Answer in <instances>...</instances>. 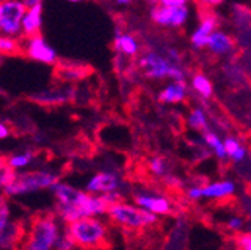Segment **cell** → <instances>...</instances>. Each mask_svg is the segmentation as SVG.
I'll return each mask as SVG.
<instances>
[{"mask_svg": "<svg viewBox=\"0 0 251 250\" xmlns=\"http://www.w3.org/2000/svg\"><path fill=\"white\" fill-rule=\"evenodd\" d=\"M11 135V129L6 126L5 123H0V139H5Z\"/></svg>", "mask_w": 251, "mask_h": 250, "instance_id": "836d02e7", "label": "cell"}, {"mask_svg": "<svg viewBox=\"0 0 251 250\" xmlns=\"http://www.w3.org/2000/svg\"><path fill=\"white\" fill-rule=\"evenodd\" d=\"M225 150H226V156L233 161L235 164H241L244 159H245V156H247V150L245 147L239 142V139L233 138V137H229L226 138L225 141Z\"/></svg>", "mask_w": 251, "mask_h": 250, "instance_id": "ffe728a7", "label": "cell"}, {"mask_svg": "<svg viewBox=\"0 0 251 250\" xmlns=\"http://www.w3.org/2000/svg\"><path fill=\"white\" fill-rule=\"evenodd\" d=\"M25 8H31V6H38V5H44L45 0H21Z\"/></svg>", "mask_w": 251, "mask_h": 250, "instance_id": "e575fe53", "label": "cell"}, {"mask_svg": "<svg viewBox=\"0 0 251 250\" xmlns=\"http://www.w3.org/2000/svg\"><path fill=\"white\" fill-rule=\"evenodd\" d=\"M206 48L209 50L211 54L223 57V56H229L233 53L235 42L226 32L217 28L215 32H212V35L209 36V39L206 42Z\"/></svg>", "mask_w": 251, "mask_h": 250, "instance_id": "2e32d148", "label": "cell"}, {"mask_svg": "<svg viewBox=\"0 0 251 250\" xmlns=\"http://www.w3.org/2000/svg\"><path fill=\"white\" fill-rule=\"evenodd\" d=\"M203 141L205 144L212 150V153L217 156L218 159H226V150H225V142L215 132H211L209 129L203 132Z\"/></svg>", "mask_w": 251, "mask_h": 250, "instance_id": "44dd1931", "label": "cell"}, {"mask_svg": "<svg viewBox=\"0 0 251 250\" xmlns=\"http://www.w3.org/2000/svg\"><path fill=\"white\" fill-rule=\"evenodd\" d=\"M58 183V177L50 171H27L17 172L15 180L5 187V196H18L31 192H38L44 189H51L54 184Z\"/></svg>", "mask_w": 251, "mask_h": 250, "instance_id": "5b68a950", "label": "cell"}, {"mask_svg": "<svg viewBox=\"0 0 251 250\" xmlns=\"http://www.w3.org/2000/svg\"><path fill=\"white\" fill-rule=\"evenodd\" d=\"M242 226H244V221H242L241 217L233 216V217H230L229 221H227V228H229L230 231H233V232L241 231V229H242Z\"/></svg>", "mask_w": 251, "mask_h": 250, "instance_id": "4dcf8cb0", "label": "cell"}, {"mask_svg": "<svg viewBox=\"0 0 251 250\" xmlns=\"http://www.w3.org/2000/svg\"><path fill=\"white\" fill-rule=\"evenodd\" d=\"M239 247L241 250H251V235L245 234L239 238Z\"/></svg>", "mask_w": 251, "mask_h": 250, "instance_id": "d6a6232c", "label": "cell"}, {"mask_svg": "<svg viewBox=\"0 0 251 250\" xmlns=\"http://www.w3.org/2000/svg\"><path fill=\"white\" fill-rule=\"evenodd\" d=\"M2 2H11V0H0V3H2Z\"/></svg>", "mask_w": 251, "mask_h": 250, "instance_id": "ab89813d", "label": "cell"}, {"mask_svg": "<svg viewBox=\"0 0 251 250\" xmlns=\"http://www.w3.org/2000/svg\"><path fill=\"white\" fill-rule=\"evenodd\" d=\"M202 187L203 186H199V184H195L192 187H188V191H187L188 199H192V201H201L203 198V195H202Z\"/></svg>", "mask_w": 251, "mask_h": 250, "instance_id": "f546056e", "label": "cell"}, {"mask_svg": "<svg viewBox=\"0 0 251 250\" xmlns=\"http://www.w3.org/2000/svg\"><path fill=\"white\" fill-rule=\"evenodd\" d=\"M150 18L159 27L179 28L188 21V18H190V9H188V6L165 8L160 5H154L150 11Z\"/></svg>", "mask_w": 251, "mask_h": 250, "instance_id": "ba28073f", "label": "cell"}, {"mask_svg": "<svg viewBox=\"0 0 251 250\" xmlns=\"http://www.w3.org/2000/svg\"><path fill=\"white\" fill-rule=\"evenodd\" d=\"M190 0H157V5L165 6V8H182L188 6Z\"/></svg>", "mask_w": 251, "mask_h": 250, "instance_id": "f1b7e54d", "label": "cell"}, {"mask_svg": "<svg viewBox=\"0 0 251 250\" xmlns=\"http://www.w3.org/2000/svg\"><path fill=\"white\" fill-rule=\"evenodd\" d=\"M20 47L21 51L33 61H38V63L42 65H57V51L47 42V39L42 35L24 38V42L20 44Z\"/></svg>", "mask_w": 251, "mask_h": 250, "instance_id": "52a82bcc", "label": "cell"}, {"mask_svg": "<svg viewBox=\"0 0 251 250\" xmlns=\"http://www.w3.org/2000/svg\"><path fill=\"white\" fill-rule=\"evenodd\" d=\"M120 180L114 172H98L87 183V194L90 195H108L117 192Z\"/></svg>", "mask_w": 251, "mask_h": 250, "instance_id": "8fae6325", "label": "cell"}, {"mask_svg": "<svg viewBox=\"0 0 251 250\" xmlns=\"http://www.w3.org/2000/svg\"><path fill=\"white\" fill-rule=\"evenodd\" d=\"M109 216L111 221L121 226L126 231H139V229H145L150 228L152 225L157 223V216L138 207V205H130L126 202H115L114 205H111V208L106 213Z\"/></svg>", "mask_w": 251, "mask_h": 250, "instance_id": "277c9868", "label": "cell"}, {"mask_svg": "<svg viewBox=\"0 0 251 250\" xmlns=\"http://www.w3.org/2000/svg\"><path fill=\"white\" fill-rule=\"evenodd\" d=\"M65 237L81 250H106L111 247L106 225L94 217H84L68 223Z\"/></svg>", "mask_w": 251, "mask_h": 250, "instance_id": "6da1fadb", "label": "cell"}, {"mask_svg": "<svg viewBox=\"0 0 251 250\" xmlns=\"http://www.w3.org/2000/svg\"><path fill=\"white\" fill-rule=\"evenodd\" d=\"M35 153L33 151H25V153H20V154H15V156H8L9 159V165L17 171V169H21L27 165H30L35 159Z\"/></svg>", "mask_w": 251, "mask_h": 250, "instance_id": "d4e9b609", "label": "cell"}, {"mask_svg": "<svg viewBox=\"0 0 251 250\" xmlns=\"http://www.w3.org/2000/svg\"><path fill=\"white\" fill-rule=\"evenodd\" d=\"M192 87L196 93H199V95L205 99L211 98L212 93H214V87H212V83L211 80L203 75V74H196L193 75L192 78Z\"/></svg>", "mask_w": 251, "mask_h": 250, "instance_id": "7402d4cb", "label": "cell"}, {"mask_svg": "<svg viewBox=\"0 0 251 250\" xmlns=\"http://www.w3.org/2000/svg\"><path fill=\"white\" fill-rule=\"evenodd\" d=\"M148 2H151V3H157V0H148Z\"/></svg>", "mask_w": 251, "mask_h": 250, "instance_id": "f35d334b", "label": "cell"}, {"mask_svg": "<svg viewBox=\"0 0 251 250\" xmlns=\"http://www.w3.org/2000/svg\"><path fill=\"white\" fill-rule=\"evenodd\" d=\"M27 8L21 0L0 3V36L18 39L21 36V21Z\"/></svg>", "mask_w": 251, "mask_h": 250, "instance_id": "8992f818", "label": "cell"}, {"mask_svg": "<svg viewBox=\"0 0 251 250\" xmlns=\"http://www.w3.org/2000/svg\"><path fill=\"white\" fill-rule=\"evenodd\" d=\"M233 21L241 27L250 26L251 24V11L245 6L235 5L233 6Z\"/></svg>", "mask_w": 251, "mask_h": 250, "instance_id": "484cf974", "label": "cell"}, {"mask_svg": "<svg viewBox=\"0 0 251 250\" xmlns=\"http://www.w3.org/2000/svg\"><path fill=\"white\" fill-rule=\"evenodd\" d=\"M148 169L154 175L163 177V175H166V171H168V162L165 158H162V156H154V158L148 162Z\"/></svg>", "mask_w": 251, "mask_h": 250, "instance_id": "4316f807", "label": "cell"}, {"mask_svg": "<svg viewBox=\"0 0 251 250\" xmlns=\"http://www.w3.org/2000/svg\"><path fill=\"white\" fill-rule=\"evenodd\" d=\"M54 249H55V250H74L75 247L72 246V243H71L65 235H63V237H60V238L57 240Z\"/></svg>", "mask_w": 251, "mask_h": 250, "instance_id": "1f68e13d", "label": "cell"}, {"mask_svg": "<svg viewBox=\"0 0 251 250\" xmlns=\"http://www.w3.org/2000/svg\"><path fill=\"white\" fill-rule=\"evenodd\" d=\"M68 2H71V3H81V2H84V0H68Z\"/></svg>", "mask_w": 251, "mask_h": 250, "instance_id": "74e56055", "label": "cell"}, {"mask_svg": "<svg viewBox=\"0 0 251 250\" xmlns=\"http://www.w3.org/2000/svg\"><path fill=\"white\" fill-rule=\"evenodd\" d=\"M135 204L155 216H166L172 211L171 201L162 195H148L139 194L135 196Z\"/></svg>", "mask_w": 251, "mask_h": 250, "instance_id": "5bb4252c", "label": "cell"}, {"mask_svg": "<svg viewBox=\"0 0 251 250\" xmlns=\"http://www.w3.org/2000/svg\"><path fill=\"white\" fill-rule=\"evenodd\" d=\"M199 2L205 6H217L223 2V0H199Z\"/></svg>", "mask_w": 251, "mask_h": 250, "instance_id": "d590c367", "label": "cell"}, {"mask_svg": "<svg viewBox=\"0 0 251 250\" xmlns=\"http://www.w3.org/2000/svg\"><path fill=\"white\" fill-rule=\"evenodd\" d=\"M93 69L87 65L72 63V61H57L55 66V77L65 84L79 83L84 81L91 75Z\"/></svg>", "mask_w": 251, "mask_h": 250, "instance_id": "30bf717a", "label": "cell"}, {"mask_svg": "<svg viewBox=\"0 0 251 250\" xmlns=\"http://www.w3.org/2000/svg\"><path fill=\"white\" fill-rule=\"evenodd\" d=\"M112 47L117 56H121L124 58H135L139 56V51H141V44L138 38L132 33L123 32L120 28L115 30Z\"/></svg>", "mask_w": 251, "mask_h": 250, "instance_id": "7c38bea8", "label": "cell"}, {"mask_svg": "<svg viewBox=\"0 0 251 250\" xmlns=\"http://www.w3.org/2000/svg\"><path fill=\"white\" fill-rule=\"evenodd\" d=\"M25 235V228L20 222H9L0 229V249H15L21 244Z\"/></svg>", "mask_w": 251, "mask_h": 250, "instance_id": "ac0fdd59", "label": "cell"}, {"mask_svg": "<svg viewBox=\"0 0 251 250\" xmlns=\"http://www.w3.org/2000/svg\"><path fill=\"white\" fill-rule=\"evenodd\" d=\"M76 90L72 85H61V87H51L41 90L35 95L28 96V101L35 102L41 107H60L69 104L75 99Z\"/></svg>", "mask_w": 251, "mask_h": 250, "instance_id": "9c48e42d", "label": "cell"}, {"mask_svg": "<svg viewBox=\"0 0 251 250\" xmlns=\"http://www.w3.org/2000/svg\"><path fill=\"white\" fill-rule=\"evenodd\" d=\"M217 18L214 15H205L199 26L195 28V32L192 33V38H190V42L193 45V48L196 50H202V48H206V42L209 39V36L212 35V32L217 30Z\"/></svg>", "mask_w": 251, "mask_h": 250, "instance_id": "9a60e30c", "label": "cell"}, {"mask_svg": "<svg viewBox=\"0 0 251 250\" xmlns=\"http://www.w3.org/2000/svg\"><path fill=\"white\" fill-rule=\"evenodd\" d=\"M236 191V184L232 180H220L208 183L202 187V195L206 199H226Z\"/></svg>", "mask_w": 251, "mask_h": 250, "instance_id": "e0dca14e", "label": "cell"}, {"mask_svg": "<svg viewBox=\"0 0 251 250\" xmlns=\"http://www.w3.org/2000/svg\"><path fill=\"white\" fill-rule=\"evenodd\" d=\"M11 222V208L5 195H0V229H3Z\"/></svg>", "mask_w": 251, "mask_h": 250, "instance_id": "83f0119b", "label": "cell"}, {"mask_svg": "<svg viewBox=\"0 0 251 250\" xmlns=\"http://www.w3.org/2000/svg\"><path fill=\"white\" fill-rule=\"evenodd\" d=\"M187 93L185 81H171L159 93V101L163 104H179L187 98Z\"/></svg>", "mask_w": 251, "mask_h": 250, "instance_id": "d6986e66", "label": "cell"}, {"mask_svg": "<svg viewBox=\"0 0 251 250\" xmlns=\"http://www.w3.org/2000/svg\"><path fill=\"white\" fill-rule=\"evenodd\" d=\"M138 68L150 80L184 81L185 78V71L181 63H174L165 53L155 50H147L139 56Z\"/></svg>", "mask_w": 251, "mask_h": 250, "instance_id": "3957f363", "label": "cell"}, {"mask_svg": "<svg viewBox=\"0 0 251 250\" xmlns=\"http://www.w3.org/2000/svg\"><path fill=\"white\" fill-rule=\"evenodd\" d=\"M44 24V5L27 8L21 21V36L31 38L41 35Z\"/></svg>", "mask_w": 251, "mask_h": 250, "instance_id": "4fadbf2b", "label": "cell"}, {"mask_svg": "<svg viewBox=\"0 0 251 250\" xmlns=\"http://www.w3.org/2000/svg\"><path fill=\"white\" fill-rule=\"evenodd\" d=\"M58 238L60 231L55 216L52 213H39L30 219V226L20 244V250H51Z\"/></svg>", "mask_w": 251, "mask_h": 250, "instance_id": "7a4b0ae2", "label": "cell"}, {"mask_svg": "<svg viewBox=\"0 0 251 250\" xmlns=\"http://www.w3.org/2000/svg\"><path fill=\"white\" fill-rule=\"evenodd\" d=\"M187 123H188V126L195 131H201V132L208 131V117L202 108H195L190 114H188Z\"/></svg>", "mask_w": 251, "mask_h": 250, "instance_id": "cb8c5ba5", "label": "cell"}, {"mask_svg": "<svg viewBox=\"0 0 251 250\" xmlns=\"http://www.w3.org/2000/svg\"><path fill=\"white\" fill-rule=\"evenodd\" d=\"M133 0H117V3L121 5V6H126V5H130Z\"/></svg>", "mask_w": 251, "mask_h": 250, "instance_id": "8d00e7d4", "label": "cell"}, {"mask_svg": "<svg viewBox=\"0 0 251 250\" xmlns=\"http://www.w3.org/2000/svg\"><path fill=\"white\" fill-rule=\"evenodd\" d=\"M17 177V171L9 165L8 156L0 154V189L8 187Z\"/></svg>", "mask_w": 251, "mask_h": 250, "instance_id": "603a6c76", "label": "cell"}]
</instances>
